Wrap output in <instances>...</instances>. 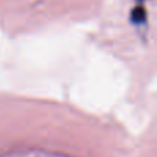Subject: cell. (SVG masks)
I'll use <instances>...</instances> for the list:
<instances>
[{
	"label": "cell",
	"mask_w": 157,
	"mask_h": 157,
	"mask_svg": "<svg viewBox=\"0 0 157 157\" xmlns=\"http://www.w3.org/2000/svg\"><path fill=\"white\" fill-rule=\"evenodd\" d=\"M147 18V13L142 6H136L134 7V10L131 11V21L134 24H145Z\"/></svg>",
	"instance_id": "1"
}]
</instances>
